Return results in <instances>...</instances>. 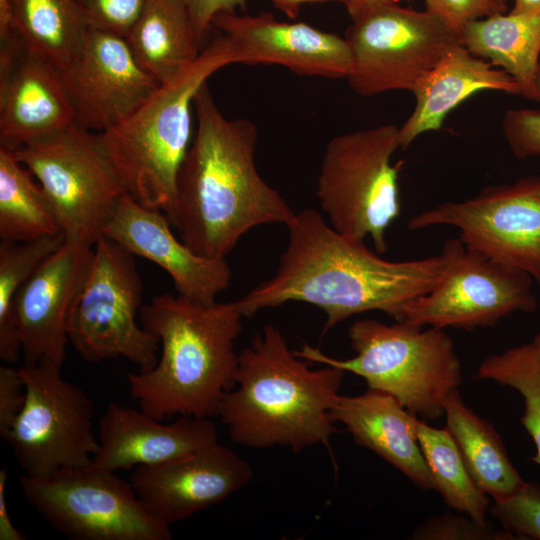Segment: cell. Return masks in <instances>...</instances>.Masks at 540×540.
Returning a JSON list of instances; mask_svg holds the SVG:
<instances>
[{
  "label": "cell",
  "mask_w": 540,
  "mask_h": 540,
  "mask_svg": "<svg viewBox=\"0 0 540 540\" xmlns=\"http://www.w3.org/2000/svg\"><path fill=\"white\" fill-rule=\"evenodd\" d=\"M289 240L275 274L236 300L244 317L284 303L304 302L326 314L324 332L347 318L382 311L395 318L441 279V254L389 261L348 238L323 216L304 209L286 225Z\"/></svg>",
  "instance_id": "6da1fadb"
},
{
  "label": "cell",
  "mask_w": 540,
  "mask_h": 540,
  "mask_svg": "<svg viewBox=\"0 0 540 540\" xmlns=\"http://www.w3.org/2000/svg\"><path fill=\"white\" fill-rule=\"evenodd\" d=\"M193 106L197 128L178 174L170 223L196 254L225 259L252 228L287 225L295 212L257 170L256 125L227 119L207 83Z\"/></svg>",
  "instance_id": "7a4b0ae2"
},
{
  "label": "cell",
  "mask_w": 540,
  "mask_h": 540,
  "mask_svg": "<svg viewBox=\"0 0 540 540\" xmlns=\"http://www.w3.org/2000/svg\"><path fill=\"white\" fill-rule=\"evenodd\" d=\"M236 301L202 304L162 293L142 305V327L157 336L160 356L154 368L127 375L130 395L156 420L173 416L211 418L235 386L243 330Z\"/></svg>",
  "instance_id": "3957f363"
},
{
  "label": "cell",
  "mask_w": 540,
  "mask_h": 540,
  "mask_svg": "<svg viewBox=\"0 0 540 540\" xmlns=\"http://www.w3.org/2000/svg\"><path fill=\"white\" fill-rule=\"evenodd\" d=\"M296 356L278 327L267 324L239 352L235 386L218 415L233 443L252 449L274 446L298 453L338 432L331 408L345 371L331 365L311 369Z\"/></svg>",
  "instance_id": "277c9868"
},
{
  "label": "cell",
  "mask_w": 540,
  "mask_h": 540,
  "mask_svg": "<svg viewBox=\"0 0 540 540\" xmlns=\"http://www.w3.org/2000/svg\"><path fill=\"white\" fill-rule=\"evenodd\" d=\"M236 63L221 34L174 80L161 84L134 112L100 133L110 162L127 192L170 221L177 178L192 138L191 110L198 90L216 71Z\"/></svg>",
  "instance_id": "5b68a950"
},
{
  "label": "cell",
  "mask_w": 540,
  "mask_h": 540,
  "mask_svg": "<svg viewBox=\"0 0 540 540\" xmlns=\"http://www.w3.org/2000/svg\"><path fill=\"white\" fill-rule=\"evenodd\" d=\"M348 337L356 352L352 358H333L308 344L293 352L360 376L368 388L392 395L423 420L444 415L445 397L462 382L460 359L444 329L362 319L351 324Z\"/></svg>",
  "instance_id": "8992f818"
},
{
  "label": "cell",
  "mask_w": 540,
  "mask_h": 540,
  "mask_svg": "<svg viewBox=\"0 0 540 540\" xmlns=\"http://www.w3.org/2000/svg\"><path fill=\"white\" fill-rule=\"evenodd\" d=\"M399 127L384 124L332 138L325 149L316 195L330 226L358 241L370 238L375 250H387L386 231L400 215L398 177L402 161Z\"/></svg>",
  "instance_id": "52a82bcc"
},
{
  "label": "cell",
  "mask_w": 540,
  "mask_h": 540,
  "mask_svg": "<svg viewBox=\"0 0 540 540\" xmlns=\"http://www.w3.org/2000/svg\"><path fill=\"white\" fill-rule=\"evenodd\" d=\"M93 251L68 317L69 342L87 362L124 357L139 372L149 371L158 361L160 341L137 321L143 283L134 255L103 234Z\"/></svg>",
  "instance_id": "ba28073f"
},
{
  "label": "cell",
  "mask_w": 540,
  "mask_h": 540,
  "mask_svg": "<svg viewBox=\"0 0 540 540\" xmlns=\"http://www.w3.org/2000/svg\"><path fill=\"white\" fill-rule=\"evenodd\" d=\"M12 153L40 184L65 240L93 246L128 193L101 134L73 123Z\"/></svg>",
  "instance_id": "9c48e42d"
},
{
  "label": "cell",
  "mask_w": 540,
  "mask_h": 540,
  "mask_svg": "<svg viewBox=\"0 0 540 540\" xmlns=\"http://www.w3.org/2000/svg\"><path fill=\"white\" fill-rule=\"evenodd\" d=\"M345 32L351 51L350 87L359 95L413 92L456 44L460 34L435 14L397 4L369 7Z\"/></svg>",
  "instance_id": "30bf717a"
},
{
  "label": "cell",
  "mask_w": 540,
  "mask_h": 540,
  "mask_svg": "<svg viewBox=\"0 0 540 540\" xmlns=\"http://www.w3.org/2000/svg\"><path fill=\"white\" fill-rule=\"evenodd\" d=\"M27 502L72 540H170L171 527L144 508L129 481L88 465L45 479L20 477Z\"/></svg>",
  "instance_id": "8fae6325"
},
{
  "label": "cell",
  "mask_w": 540,
  "mask_h": 540,
  "mask_svg": "<svg viewBox=\"0 0 540 540\" xmlns=\"http://www.w3.org/2000/svg\"><path fill=\"white\" fill-rule=\"evenodd\" d=\"M26 388L24 406L4 438L25 476L45 479L92 463L98 451L92 399L65 381L48 362L19 368Z\"/></svg>",
  "instance_id": "7c38bea8"
},
{
  "label": "cell",
  "mask_w": 540,
  "mask_h": 540,
  "mask_svg": "<svg viewBox=\"0 0 540 540\" xmlns=\"http://www.w3.org/2000/svg\"><path fill=\"white\" fill-rule=\"evenodd\" d=\"M440 254L444 269L439 282L406 303L395 321L473 331L493 327L513 312L536 311L533 279L527 273L468 248L459 238L446 240Z\"/></svg>",
  "instance_id": "4fadbf2b"
},
{
  "label": "cell",
  "mask_w": 540,
  "mask_h": 540,
  "mask_svg": "<svg viewBox=\"0 0 540 540\" xmlns=\"http://www.w3.org/2000/svg\"><path fill=\"white\" fill-rule=\"evenodd\" d=\"M446 225L468 248L521 270L540 285V176L481 189L414 214L410 230Z\"/></svg>",
  "instance_id": "5bb4252c"
},
{
  "label": "cell",
  "mask_w": 540,
  "mask_h": 540,
  "mask_svg": "<svg viewBox=\"0 0 540 540\" xmlns=\"http://www.w3.org/2000/svg\"><path fill=\"white\" fill-rule=\"evenodd\" d=\"M58 72L74 123L98 133L128 117L161 85L126 38L95 29H88L79 53Z\"/></svg>",
  "instance_id": "9a60e30c"
},
{
  "label": "cell",
  "mask_w": 540,
  "mask_h": 540,
  "mask_svg": "<svg viewBox=\"0 0 540 540\" xmlns=\"http://www.w3.org/2000/svg\"><path fill=\"white\" fill-rule=\"evenodd\" d=\"M250 464L218 443L164 463L137 466L129 482L147 512L171 527L246 486Z\"/></svg>",
  "instance_id": "2e32d148"
},
{
  "label": "cell",
  "mask_w": 540,
  "mask_h": 540,
  "mask_svg": "<svg viewBox=\"0 0 540 540\" xmlns=\"http://www.w3.org/2000/svg\"><path fill=\"white\" fill-rule=\"evenodd\" d=\"M93 252L91 245L65 240L17 292L14 311L24 364L48 362L62 369L69 342L68 317Z\"/></svg>",
  "instance_id": "e0dca14e"
},
{
  "label": "cell",
  "mask_w": 540,
  "mask_h": 540,
  "mask_svg": "<svg viewBox=\"0 0 540 540\" xmlns=\"http://www.w3.org/2000/svg\"><path fill=\"white\" fill-rule=\"evenodd\" d=\"M0 45V148L11 152L74 123L58 69L14 34Z\"/></svg>",
  "instance_id": "ac0fdd59"
},
{
  "label": "cell",
  "mask_w": 540,
  "mask_h": 540,
  "mask_svg": "<svg viewBox=\"0 0 540 540\" xmlns=\"http://www.w3.org/2000/svg\"><path fill=\"white\" fill-rule=\"evenodd\" d=\"M242 64H278L302 76L347 78L351 51L345 37L303 22H281L270 12L220 13L212 21Z\"/></svg>",
  "instance_id": "d6986e66"
},
{
  "label": "cell",
  "mask_w": 540,
  "mask_h": 540,
  "mask_svg": "<svg viewBox=\"0 0 540 540\" xmlns=\"http://www.w3.org/2000/svg\"><path fill=\"white\" fill-rule=\"evenodd\" d=\"M170 221L129 193L119 201L102 234L133 255L160 266L171 277L177 293L202 304H213L229 287L232 273L225 259H210L192 251L173 234Z\"/></svg>",
  "instance_id": "ffe728a7"
},
{
  "label": "cell",
  "mask_w": 540,
  "mask_h": 540,
  "mask_svg": "<svg viewBox=\"0 0 540 540\" xmlns=\"http://www.w3.org/2000/svg\"><path fill=\"white\" fill-rule=\"evenodd\" d=\"M94 467L116 472L174 460L218 443L210 418L179 416L163 424L118 402H110L99 420Z\"/></svg>",
  "instance_id": "44dd1931"
},
{
  "label": "cell",
  "mask_w": 540,
  "mask_h": 540,
  "mask_svg": "<svg viewBox=\"0 0 540 540\" xmlns=\"http://www.w3.org/2000/svg\"><path fill=\"white\" fill-rule=\"evenodd\" d=\"M331 417L354 442L387 461L422 490H435L415 432V418L392 395L370 389L357 396L338 395Z\"/></svg>",
  "instance_id": "7402d4cb"
},
{
  "label": "cell",
  "mask_w": 540,
  "mask_h": 540,
  "mask_svg": "<svg viewBox=\"0 0 540 540\" xmlns=\"http://www.w3.org/2000/svg\"><path fill=\"white\" fill-rule=\"evenodd\" d=\"M485 90L522 94L506 71L473 55L461 43L454 45L413 90L416 103L399 127L400 148L407 149L423 133L441 129L453 109Z\"/></svg>",
  "instance_id": "603a6c76"
},
{
  "label": "cell",
  "mask_w": 540,
  "mask_h": 540,
  "mask_svg": "<svg viewBox=\"0 0 540 540\" xmlns=\"http://www.w3.org/2000/svg\"><path fill=\"white\" fill-rule=\"evenodd\" d=\"M88 29L75 0H0V40L14 34L57 69L79 53Z\"/></svg>",
  "instance_id": "cb8c5ba5"
},
{
  "label": "cell",
  "mask_w": 540,
  "mask_h": 540,
  "mask_svg": "<svg viewBox=\"0 0 540 540\" xmlns=\"http://www.w3.org/2000/svg\"><path fill=\"white\" fill-rule=\"evenodd\" d=\"M126 40L160 84L178 77L201 53L184 0H150Z\"/></svg>",
  "instance_id": "d4e9b609"
},
{
  "label": "cell",
  "mask_w": 540,
  "mask_h": 540,
  "mask_svg": "<svg viewBox=\"0 0 540 540\" xmlns=\"http://www.w3.org/2000/svg\"><path fill=\"white\" fill-rule=\"evenodd\" d=\"M445 428L453 437L478 488L494 500L518 490L525 480L510 461L493 426L462 400L458 389L443 401Z\"/></svg>",
  "instance_id": "484cf974"
},
{
  "label": "cell",
  "mask_w": 540,
  "mask_h": 540,
  "mask_svg": "<svg viewBox=\"0 0 540 540\" xmlns=\"http://www.w3.org/2000/svg\"><path fill=\"white\" fill-rule=\"evenodd\" d=\"M460 41L473 55L512 76L524 97L540 65V11L471 21L461 29Z\"/></svg>",
  "instance_id": "4316f807"
},
{
  "label": "cell",
  "mask_w": 540,
  "mask_h": 540,
  "mask_svg": "<svg viewBox=\"0 0 540 540\" xmlns=\"http://www.w3.org/2000/svg\"><path fill=\"white\" fill-rule=\"evenodd\" d=\"M32 173L0 148V239L24 242L61 232L54 210Z\"/></svg>",
  "instance_id": "83f0119b"
},
{
  "label": "cell",
  "mask_w": 540,
  "mask_h": 540,
  "mask_svg": "<svg viewBox=\"0 0 540 540\" xmlns=\"http://www.w3.org/2000/svg\"><path fill=\"white\" fill-rule=\"evenodd\" d=\"M415 432L432 474L435 490L445 504L459 513L486 521L489 498L473 481L453 437L415 418Z\"/></svg>",
  "instance_id": "f1b7e54d"
},
{
  "label": "cell",
  "mask_w": 540,
  "mask_h": 540,
  "mask_svg": "<svg viewBox=\"0 0 540 540\" xmlns=\"http://www.w3.org/2000/svg\"><path fill=\"white\" fill-rule=\"evenodd\" d=\"M65 242L63 233L31 241L0 242V359L15 364L22 354L14 299L36 269Z\"/></svg>",
  "instance_id": "f546056e"
},
{
  "label": "cell",
  "mask_w": 540,
  "mask_h": 540,
  "mask_svg": "<svg viewBox=\"0 0 540 540\" xmlns=\"http://www.w3.org/2000/svg\"><path fill=\"white\" fill-rule=\"evenodd\" d=\"M475 378L508 386L523 397L520 422L536 447L532 460L540 465V353L533 342L487 356Z\"/></svg>",
  "instance_id": "4dcf8cb0"
},
{
  "label": "cell",
  "mask_w": 540,
  "mask_h": 540,
  "mask_svg": "<svg viewBox=\"0 0 540 540\" xmlns=\"http://www.w3.org/2000/svg\"><path fill=\"white\" fill-rule=\"evenodd\" d=\"M490 514L517 539L540 540V485L524 481L511 495L494 500Z\"/></svg>",
  "instance_id": "1f68e13d"
},
{
  "label": "cell",
  "mask_w": 540,
  "mask_h": 540,
  "mask_svg": "<svg viewBox=\"0 0 540 540\" xmlns=\"http://www.w3.org/2000/svg\"><path fill=\"white\" fill-rule=\"evenodd\" d=\"M414 540H517L505 529H497L486 521L476 520L466 514L446 513L433 516L417 526L412 534Z\"/></svg>",
  "instance_id": "d6a6232c"
},
{
  "label": "cell",
  "mask_w": 540,
  "mask_h": 540,
  "mask_svg": "<svg viewBox=\"0 0 540 540\" xmlns=\"http://www.w3.org/2000/svg\"><path fill=\"white\" fill-rule=\"evenodd\" d=\"M150 0H75L89 29L126 38Z\"/></svg>",
  "instance_id": "836d02e7"
},
{
  "label": "cell",
  "mask_w": 540,
  "mask_h": 540,
  "mask_svg": "<svg viewBox=\"0 0 540 540\" xmlns=\"http://www.w3.org/2000/svg\"><path fill=\"white\" fill-rule=\"evenodd\" d=\"M502 134L516 158L540 157V109L507 110L502 118Z\"/></svg>",
  "instance_id": "e575fe53"
},
{
  "label": "cell",
  "mask_w": 540,
  "mask_h": 540,
  "mask_svg": "<svg viewBox=\"0 0 540 540\" xmlns=\"http://www.w3.org/2000/svg\"><path fill=\"white\" fill-rule=\"evenodd\" d=\"M435 14L459 34L469 22L506 13L507 0H424Z\"/></svg>",
  "instance_id": "d590c367"
},
{
  "label": "cell",
  "mask_w": 540,
  "mask_h": 540,
  "mask_svg": "<svg viewBox=\"0 0 540 540\" xmlns=\"http://www.w3.org/2000/svg\"><path fill=\"white\" fill-rule=\"evenodd\" d=\"M26 399V388L19 368L0 366V435L4 439Z\"/></svg>",
  "instance_id": "8d00e7d4"
},
{
  "label": "cell",
  "mask_w": 540,
  "mask_h": 540,
  "mask_svg": "<svg viewBox=\"0 0 540 540\" xmlns=\"http://www.w3.org/2000/svg\"><path fill=\"white\" fill-rule=\"evenodd\" d=\"M193 28L201 42L212 27V21L220 13H237L246 9V0H184Z\"/></svg>",
  "instance_id": "74e56055"
},
{
  "label": "cell",
  "mask_w": 540,
  "mask_h": 540,
  "mask_svg": "<svg viewBox=\"0 0 540 540\" xmlns=\"http://www.w3.org/2000/svg\"><path fill=\"white\" fill-rule=\"evenodd\" d=\"M8 469L5 465L0 470V540H26L24 533L18 530L9 516L6 501Z\"/></svg>",
  "instance_id": "f35d334b"
},
{
  "label": "cell",
  "mask_w": 540,
  "mask_h": 540,
  "mask_svg": "<svg viewBox=\"0 0 540 540\" xmlns=\"http://www.w3.org/2000/svg\"><path fill=\"white\" fill-rule=\"evenodd\" d=\"M275 8L287 15L291 19H295L300 10V6L306 3L338 1L346 5L350 0H268Z\"/></svg>",
  "instance_id": "ab89813d"
},
{
  "label": "cell",
  "mask_w": 540,
  "mask_h": 540,
  "mask_svg": "<svg viewBox=\"0 0 540 540\" xmlns=\"http://www.w3.org/2000/svg\"><path fill=\"white\" fill-rule=\"evenodd\" d=\"M401 0H350L345 6L351 18L355 17L361 11L381 4H396Z\"/></svg>",
  "instance_id": "60d3db41"
},
{
  "label": "cell",
  "mask_w": 540,
  "mask_h": 540,
  "mask_svg": "<svg viewBox=\"0 0 540 540\" xmlns=\"http://www.w3.org/2000/svg\"><path fill=\"white\" fill-rule=\"evenodd\" d=\"M540 11V0H514L512 13H533Z\"/></svg>",
  "instance_id": "b9f144b4"
},
{
  "label": "cell",
  "mask_w": 540,
  "mask_h": 540,
  "mask_svg": "<svg viewBox=\"0 0 540 540\" xmlns=\"http://www.w3.org/2000/svg\"><path fill=\"white\" fill-rule=\"evenodd\" d=\"M524 97L528 100L540 103V65L535 74L532 85Z\"/></svg>",
  "instance_id": "7bdbcfd3"
},
{
  "label": "cell",
  "mask_w": 540,
  "mask_h": 540,
  "mask_svg": "<svg viewBox=\"0 0 540 540\" xmlns=\"http://www.w3.org/2000/svg\"><path fill=\"white\" fill-rule=\"evenodd\" d=\"M539 308H540V305H539ZM532 342L535 345V347L537 348L538 352L540 353V327H539L538 332L534 336Z\"/></svg>",
  "instance_id": "ee69618b"
}]
</instances>
